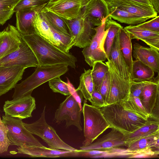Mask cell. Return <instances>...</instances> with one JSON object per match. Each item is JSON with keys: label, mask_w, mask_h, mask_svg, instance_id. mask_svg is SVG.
Returning a JSON list of instances; mask_svg holds the SVG:
<instances>
[{"label": "cell", "mask_w": 159, "mask_h": 159, "mask_svg": "<svg viewBox=\"0 0 159 159\" xmlns=\"http://www.w3.org/2000/svg\"><path fill=\"white\" fill-rule=\"evenodd\" d=\"M21 35L34 54L38 65L65 64L73 68H75L77 58L69 52L59 48L36 33Z\"/></svg>", "instance_id": "obj_1"}, {"label": "cell", "mask_w": 159, "mask_h": 159, "mask_svg": "<svg viewBox=\"0 0 159 159\" xmlns=\"http://www.w3.org/2000/svg\"><path fill=\"white\" fill-rule=\"evenodd\" d=\"M100 109L110 128L124 134L133 132L144 125L149 119L125 109L119 104L107 105Z\"/></svg>", "instance_id": "obj_2"}, {"label": "cell", "mask_w": 159, "mask_h": 159, "mask_svg": "<svg viewBox=\"0 0 159 159\" xmlns=\"http://www.w3.org/2000/svg\"><path fill=\"white\" fill-rule=\"evenodd\" d=\"M68 66L65 64L38 65L30 76L20 84L16 85L12 97L13 99L31 95L34 89L42 84L66 73L69 70Z\"/></svg>", "instance_id": "obj_3"}, {"label": "cell", "mask_w": 159, "mask_h": 159, "mask_svg": "<svg viewBox=\"0 0 159 159\" xmlns=\"http://www.w3.org/2000/svg\"><path fill=\"white\" fill-rule=\"evenodd\" d=\"M82 113L85 138L82 146H86L93 143L106 129L110 128V125L100 108L84 103Z\"/></svg>", "instance_id": "obj_4"}, {"label": "cell", "mask_w": 159, "mask_h": 159, "mask_svg": "<svg viewBox=\"0 0 159 159\" xmlns=\"http://www.w3.org/2000/svg\"><path fill=\"white\" fill-rule=\"evenodd\" d=\"M70 91L71 94L60 104L56 111L54 121L60 124L65 120L66 128L74 125L81 131L83 128L81 120L82 113L81 104L78 101L77 98L79 96L74 88H71Z\"/></svg>", "instance_id": "obj_5"}, {"label": "cell", "mask_w": 159, "mask_h": 159, "mask_svg": "<svg viewBox=\"0 0 159 159\" xmlns=\"http://www.w3.org/2000/svg\"><path fill=\"white\" fill-rule=\"evenodd\" d=\"M45 106L40 118L30 124L23 122L25 127L32 134L40 138L49 148L56 149L76 151L78 149L65 143L59 137L54 129L46 122Z\"/></svg>", "instance_id": "obj_6"}, {"label": "cell", "mask_w": 159, "mask_h": 159, "mask_svg": "<svg viewBox=\"0 0 159 159\" xmlns=\"http://www.w3.org/2000/svg\"><path fill=\"white\" fill-rule=\"evenodd\" d=\"M2 120L8 129L7 136L10 145L43 146L25 127L22 120L5 115Z\"/></svg>", "instance_id": "obj_7"}, {"label": "cell", "mask_w": 159, "mask_h": 159, "mask_svg": "<svg viewBox=\"0 0 159 159\" xmlns=\"http://www.w3.org/2000/svg\"><path fill=\"white\" fill-rule=\"evenodd\" d=\"M35 33L50 43L66 52L74 46V39L64 34L49 25L39 13L34 22Z\"/></svg>", "instance_id": "obj_8"}, {"label": "cell", "mask_w": 159, "mask_h": 159, "mask_svg": "<svg viewBox=\"0 0 159 159\" xmlns=\"http://www.w3.org/2000/svg\"><path fill=\"white\" fill-rule=\"evenodd\" d=\"M106 19L101 25L94 28L95 33L89 45L83 48L82 51L85 61L90 67H92L96 62H103L107 59L104 48V40L107 31L105 28Z\"/></svg>", "instance_id": "obj_9"}, {"label": "cell", "mask_w": 159, "mask_h": 159, "mask_svg": "<svg viewBox=\"0 0 159 159\" xmlns=\"http://www.w3.org/2000/svg\"><path fill=\"white\" fill-rule=\"evenodd\" d=\"M108 66L111 76V84L107 105L113 103L121 104L129 98L131 82L122 77L119 74L112 61L107 60Z\"/></svg>", "instance_id": "obj_10"}, {"label": "cell", "mask_w": 159, "mask_h": 159, "mask_svg": "<svg viewBox=\"0 0 159 159\" xmlns=\"http://www.w3.org/2000/svg\"><path fill=\"white\" fill-rule=\"evenodd\" d=\"M62 19L68 27L70 36L74 39V46L83 48L89 45L95 33L94 26L83 19L81 15L70 20Z\"/></svg>", "instance_id": "obj_11"}, {"label": "cell", "mask_w": 159, "mask_h": 159, "mask_svg": "<svg viewBox=\"0 0 159 159\" xmlns=\"http://www.w3.org/2000/svg\"><path fill=\"white\" fill-rule=\"evenodd\" d=\"M89 0H49L45 8L63 19L71 20L81 15Z\"/></svg>", "instance_id": "obj_12"}, {"label": "cell", "mask_w": 159, "mask_h": 159, "mask_svg": "<svg viewBox=\"0 0 159 159\" xmlns=\"http://www.w3.org/2000/svg\"><path fill=\"white\" fill-rule=\"evenodd\" d=\"M38 65L34 54L22 39L18 49L0 59V67L20 66L27 68Z\"/></svg>", "instance_id": "obj_13"}, {"label": "cell", "mask_w": 159, "mask_h": 159, "mask_svg": "<svg viewBox=\"0 0 159 159\" xmlns=\"http://www.w3.org/2000/svg\"><path fill=\"white\" fill-rule=\"evenodd\" d=\"M159 75L146 84L139 98L149 119L159 120Z\"/></svg>", "instance_id": "obj_14"}, {"label": "cell", "mask_w": 159, "mask_h": 159, "mask_svg": "<svg viewBox=\"0 0 159 159\" xmlns=\"http://www.w3.org/2000/svg\"><path fill=\"white\" fill-rule=\"evenodd\" d=\"M36 107L34 98L29 95L6 101L3 110L5 115L22 120L32 117Z\"/></svg>", "instance_id": "obj_15"}, {"label": "cell", "mask_w": 159, "mask_h": 159, "mask_svg": "<svg viewBox=\"0 0 159 159\" xmlns=\"http://www.w3.org/2000/svg\"><path fill=\"white\" fill-rule=\"evenodd\" d=\"M109 15L108 6L102 0H89L81 12L82 17L94 26L101 25Z\"/></svg>", "instance_id": "obj_16"}, {"label": "cell", "mask_w": 159, "mask_h": 159, "mask_svg": "<svg viewBox=\"0 0 159 159\" xmlns=\"http://www.w3.org/2000/svg\"><path fill=\"white\" fill-rule=\"evenodd\" d=\"M107 134L86 146H81L82 150H109L125 145V134L114 128Z\"/></svg>", "instance_id": "obj_17"}, {"label": "cell", "mask_w": 159, "mask_h": 159, "mask_svg": "<svg viewBox=\"0 0 159 159\" xmlns=\"http://www.w3.org/2000/svg\"><path fill=\"white\" fill-rule=\"evenodd\" d=\"M16 153L28 155L32 157L57 158L61 157H78L76 151L53 149L44 146L24 145L18 146Z\"/></svg>", "instance_id": "obj_18"}, {"label": "cell", "mask_w": 159, "mask_h": 159, "mask_svg": "<svg viewBox=\"0 0 159 159\" xmlns=\"http://www.w3.org/2000/svg\"><path fill=\"white\" fill-rule=\"evenodd\" d=\"M47 3L21 9L16 12V28L21 35L30 34L35 33L34 26V20Z\"/></svg>", "instance_id": "obj_19"}, {"label": "cell", "mask_w": 159, "mask_h": 159, "mask_svg": "<svg viewBox=\"0 0 159 159\" xmlns=\"http://www.w3.org/2000/svg\"><path fill=\"white\" fill-rule=\"evenodd\" d=\"M22 39L16 27L9 24L0 32V59L18 49Z\"/></svg>", "instance_id": "obj_20"}, {"label": "cell", "mask_w": 159, "mask_h": 159, "mask_svg": "<svg viewBox=\"0 0 159 159\" xmlns=\"http://www.w3.org/2000/svg\"><path fill=\"white\" fill-rule=\"evenodd\" d=\"M25 69L20 66L0 67V96L14 88Z\"/></svg>", "instance_id": "obj_21"}, {"label": "cell", "mask_w": 159, "mask_h": 159, "mask_svg": "<svg viewBox=\"0 0 159 159\" xmlns=\"http://www.w3.org/2000/svg\"><path fill=\"white\" fill-rule=\"evenodd\" d=\"M108 5L116 7L148 19L157 16V13L152 6L145 5L127 0H116Z\"/></svg>", "instance_id": "obj_22"}, {"label": "cell", "mask_w": 159, "mask_h": 159, "mask_svg": "<svg viewBox=\"0 0 159 159\" xmlns=\"http://www.w3.org/2000/svg\"><path fill=\"white\" fill-rule=\"evenodd\" d=\"M133 56L151 68L154 72H159V50L145 47L137 43L133 46Z\"/></svg>", "instance_id": "obj_23"}, {"label": "cell", "mask_w": 159, "mask_h": 159, "mask_svg": "<svg viewBox=\"0 0 159 159\" xmlns=\"http://www.w3.org/2000/svg\"><path fill=\"white\" fill-rule=\"evenodd\" d=\"M119 31L115 38L111 48L109 59L112 61L120 75L124 79L131 82V75L129 68L120 49Z\"/></svg>", "instance_id": "obj_24"}, {"label": "cell", "mask_w": 159, "mask_h": 159, "mask_svg": "<svg viewBox=\"0 0 159 159\" xmlns=\"http://www.w3.org/2000/svg\"><path fill=\"white\" fill-rule=\"evenodd\" d=\"M124 29L129 34L131 39L141 40L150 47L159 50V32L148 30L136 25H130Z\"/></svg>", "instance_id": "obj_25"}, {"label": "cell", "mask_w": 159, "mask_h": 159, "mask_svg": "<svg viewBox=\"0 0 159 159\" xmlns=\"http://www.w3.org/2000/svg\"><path fill=\"white\" fill-rule=\"evenodd\" d=\"M159 131V120L149 118L147 122L141 127L132 133L125 134V146Z\"/></svg>", "instance_id": "obj_26"}, {"label": "cell", "mask_w": 159, "mask_h": 159, "mask_svg": "<svg viewBox=\"0 0 159 159\" xmlns=\"http://www.w3.org/2000/svg\"><path fill=\"white\" fill-rule=\"evenodd\" d=\"M159 131L129 143L126 149L133 151L148 149L159 151Z\"/></svg>", "instance_id": "obj_27"}, {"label": "cell", "mask_w": 159, "mask_h": 159, "mask_svg": "<svg viewBox=\"0 0 159 159\" xmlns=\"http://www.w3.org/2000/svg\"><path fill=\"white\" fill-rule=\"evenodd\" d=\"M109 16L111 18L122 23L136 25L145 22L147 19L131 14L116 7L108 6Z\"/></svg>", "instance_id": "obj_28"}, {"label": "cell", "mask_w": 159, "mask_h": 159, "mask_svg": "<svg viewBox=\"0 0 159 159\" xmlns=\"http://www.w3.org/2000/svg\"><path fill=\"white\" fill-rule=\"evenodd\" d=\"M131 39L129 34L124 28L119 31V43L120 49L125 60L131 73L133 60L132 58V47Z\"/></svg>", "instance_id": "obj_29"}, {"label": "cell", "mask_w": 159, "mask_h": 159, "mask_svg": "<svg viewBox=\"0 0 159 159\" xmlns=\"http://www.w3.org/2000/svg\"><path fill=\"white\" fill-rule=\"evenodd\" d=\"M153 70L138 60L133 61L131 75V82L149 80L154 77Z\"/></svg>", "instance_id": "obj_30"}, {"label": "cell", "mask_w": 159, "mask_h": 159, "mask_svg": "<svg viewBox=\"0 0 159 159\" xmlns=\"http://www.w3.org/2000/svg\"><path fill=\"white\" fill-rule=\"evenodd\" d=\"M123 28L120 24L112 20L109 15L105 21V28L107 31L104 43V49L107 60L109 59L110 50L115 38L120 29Z\"/></svg>", "instance_id": "obj_31"}, {"label": "cell", "mask_w": 159, "mask_h": 159, "mask_svg": "<svg viewBox=\"0 0 159 159\" xmlns=\"http://www.w3.org/2000/svg\"><path fill=\"white\" fill-rule=\"evenodd\" d=\"M39 13L44 20L56 30L64 34L70 35L66 23L62 18L48 11L44 7Z\"/></svg>", "instance_id": "obj_32"}, {"label": "cell", "mask_w": 159, "mask_h": 159, "mask_svg": "<svg viewBox=\"0 0 159 159\" xmlns=\"http://www.w3.org/2000/svg\"><path fill=\"white\" fill-rule=\"evenodd\" d=\"M80 77V84L76 91H80L86 100L91 98L92 94L94 90V85L91 70H85Z\"/></svg>", "instance_id": "obj_33"}, {"label": "cell", "mask_w": 159, "mask_h": 159, "mask_svg": "<svg viewBox=\"0 0 159 159\" xmlns=\"http://www.w3.org/2000/svg\"><path fill=\"white\" fill-rule=\"evenodd\" d=\"M91 70V75L94 89L98 91L106 73L109 70L107 65L102 61L94 62Z\"/></svg>", "instance_id": "obj_34"}, {"label": "cell", "mask_w": 159, "mask_h": 159, "mask_svg": "<svg viewBox=\"0 0 159 159\" xmlns=\"http://www.w3.org/2000/svg\"><path fill=\"white\" fill-rule=\"evenodd\" d=\"M120 105L125 109L150 118L149 116L142 106L139 98L129 95L128 98L122 102Z\"/></svg>", "instance_id": "obj_35"}, {"label": "cell", "mask_w": 159, "mask_h": 159, "mask_svg": "<svg viewBox=\"0 0 159 159\" xmlns=\"http://www.w3.org/2000/svg\"><path fill=\"white\" fill-rule=\"evenodd\" d=\"M48 84L50 88L54 92L67 96L71 94L67 83L62 81L60 77L51 79L48 81Z\"/></svg>", "instance_id": "obj_36"}, {"label": "cell", "mask_w": 159, "mask_h": 159, "mask_svg": "<svg viewBox=\"0 0 159 159\" xmlns=\"http://www.w3.org/2000/svg\"><path fill=\"white\" fill-rule=\"evenodd\" d=\"M111 76L109 70L106 73L98 91L102 95L106 106L110 91Z\"/></svg>", "instance_id": "obj_37"}, {"label": "cell", "mask_w": 159, "mask_h": 159, "mask_svg": "<svg viewBox=\"0 0 159 159\" xmlns=\"http://www.w3.org/2000/svg\"><path fill=\"white\" fill-rule=\"evenodd\" d=\"M8 131L0 116V153L7 152L10 145L7 136Z\"/></svg>", "instance_id": "obj_38"}, {"label": "cell", "mask_w": 159, "mask_h": 159, "mask_svg": "<svg viewBox=\"0 0 159 159\" xmlns=\"http://www.w3.org/2000/svg\"><path fill=\"white\" fill-rule=\"evenodd\" d=\"M49 0H21L13 9L14 12L24 9L41 5L47 3Z\"/></svg>", "instance_id": "obj_39"}, {"label": "cell", "mask_w": 159, "mask_h": 159, "mask_svg": "<svg viewBox=\"0 0 159 159\" xmlns=\"http://www.w3.org/2000/svg\"><path fill=\"white\" fill-rule=\"evenodd\" d=\"M139 82H131L129 95L139 98L140 95L144 86L151 82L153 79Z\"/></svg>", "instance_id": "obj_40"}, {"label": "cell", "mask_w": 159, "mask_h": 159, "mask_svg": "<svg viewBox=\"0 0 159 159\" xmlns=\"http://www.w3.org/2000/svg\"><path fill=\"white\" fill-rule=\"evenodd\" d=\"M136 25L148 30L159 33V16H158L150 20Z\"/></svg>", "instance_id": "obj_41"}, {"label": "cell", "mask_w": 159, "mask_h": 159, "mask_svg": "<svg viewBox=\"0 0 159 159\" xmlns=\"http://www.w3.org/2000/svg\"><path fill=\"white\" fill-rule=\"evenodd\" d=\"M89 101L92 105L99 108L106 106L102 95L98 91L94 89L92 94L91 98Z\"/></svg>", "instance_id": "obj_42"}, {"label": "cell", "mask_w": 159, "mask_h": 159, "mask_svg": "<svg viewBox=\"0 0 159 159\" xmlns=\"http://www.w3.org/2000/svg\"><path fill=\"white\" fill-rule=\"evenodd\" d=\"M21 0H0V10H13Z\"/></svg>", "instance_id": "obj_43"}, {"label": "cell", "mask_w": 159, "mask_h": 159, "mask_svg": "<svg viewBox=\"0 0 159 159\" xmlns=\"http://www.w3.org/2000/svg\"><path fill=\"white\" fill-rule=\"evenodd\" d=\"M14 12L12 11L0 10V25H3L7 21L10 19Z\"/></svg>", "instance_id": "obj_44"}, {"label": "cell", "mask_w": 159, "mask_h": 159, "mask_svg": "<svg viewBox=\"0 0 159 159\" xmlns=\"http://www.w3.org/2000/svg\"><path fill=\"white\" fill-rule=\"evenodd\" d=\"M152 5L155 11L159 12V0H150Z\"/></svg>", "instance_id": "obj_45"}, {"label": "cell", "mask_w": 159, "mask_h": 159, "mask_svg": "<svg viewBox=\"0 0 159 159\" xmlns=\"http://www.w3.org/2000/svg\"><path fill=\"white\" fill-rule=\"evenodd\" d=\"M147 6H152L150 0H127Z\"/></svg>", "instance_id": "obj_46"}, {"label": "cell", "mask_w": 159, "mask_h": 159, "mask_svg": "<svg viewBox=\"0 0 159 159\" xmlns=\"http://www.w3.org/2000/svg\"><path fill=\"white\" fill-rule=\"evenodd\" d=\"M108 5L112 3L116 0H102Z\"/></svg>", "instance_id": "obj_47"}]
</instances>
